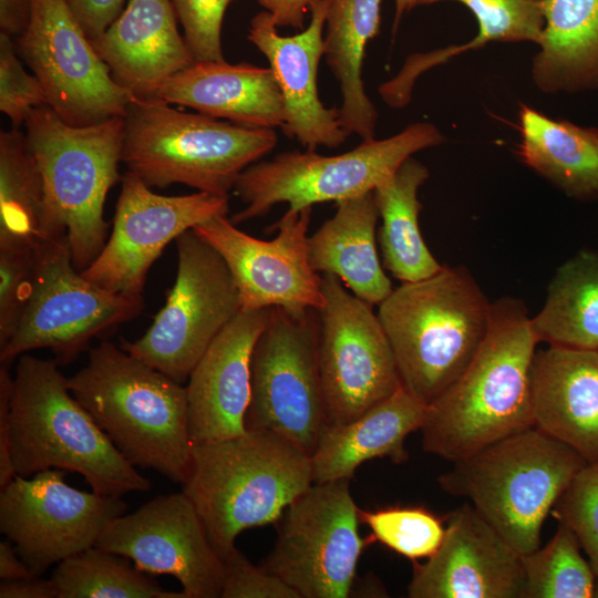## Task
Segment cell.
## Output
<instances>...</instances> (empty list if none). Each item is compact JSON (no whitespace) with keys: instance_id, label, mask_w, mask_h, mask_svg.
I'll return each mask as SVG.
<instances>
[{"instance_id":"6da1fadb","label":"cell","mask_w":598,"mask_h":598,"mask_svg":"<svg viewBox=\"0 0 598 598\" xmlns=\"http://www.w3.org/2000/svg\"><path fill=\"white\" fill-rule=\"evenodd\" d=\"M537 343L523 301L493 302L471 363L426 405L424 452L453 463L535 426L530 371Z\"/></svg>"},{"instance_id":"7a4b0ae2","label":"cell","mask_w":598,"mask_h":598,"mask_svg":"<svg viewBox=\"0 0 598 598\" xmlns=\"http://www.w3.org/2000/svg\"><path fill=\"white\" fill-rule=\"evenodd\" d=\"M66 384L132 465L186 481L193 444L182 383L103 341Z\"/></svg>"},{"instance_id":"3957f363","label":"cell","mask_w":598,"mask_h":598,"mask_svg":"<svg viewBox=\"0 0 598 598\" xmlns=\"http://www.w3.org/2000/svg\"><path fill=\"white\" fill-rule=\"evenodd\" d=\"M55 360L17 359L10 410L16 475L56 468L81 474L92 491L121 497L150 481L132 465L73 396Z\"/></svg>"},{"instance_id":"277c9868","label":"cell","mask_w":598,"mask_h":598,"mask_svg":"<svg viewBox=\"0 0 598 598\" xmlns=\"http://www.w3.org/2000/svg\"><path fill=\"white\" fill-rule=\"evenodd\" d=\"M312 484L311 458L305 451L270 431L247 430L193 445L182 485L224 559L236 549L241 532L278 520Z\"/></svg>"},{"instance_id":"5b68a950","label":"cell","mask_w":598,"mask_h":598,"mask_svg":"<svg viewBox=\"0 0 598 598\" xmlns=\"http://www.w3.org/2000/svg\"><path fill=\"white\" fill-rule=\"evenodd\" d=\"M401 384L424 404L467 368L489 326L492 302L464 267L402 282L378 305Z\"/></svg>"},{"instance_id":"8992f818","label":"cell","mask_w":598,"mask_h":598,"mask_svg":"<svg viewBox=\"0 0 598 598\" xmlns=\"http://www.w3.org/2000/svg\"><path fill=\"white\" fill-rule=\"evenodd\" d=\"M24 124L43 181V237L66 236L73 264L82 271L106 243L104 203L121 178L124 117L75 126L42 105Z\"/></svg>"},{"instance_id":"52a82bcc","label":"cell","mask_w":598,"mask_h":598,"mask_svg":"<svg viewBox=\"0 0 598 598\" xmlns=\"http://www.w3.org/2000/svg\"><path fill=\"white\" fill-rule=\"evenodd\" d=\"M586 465L573 447L533 426L453 462L437 483L451 496L467 498L526 555L540 546L546 517Z\"/></svg>"},{"instance_id":"ba28073f","label":"cell","mask_w":598,"mask_h":598,"mask_svg":"<svg viewBox=\"0 0 598 598\" xmlns=\"http://www.w3.org/2000/svg\"><path fill=\"white\" fill-rule=\"evenodd\" d=\"M124 121L122 163L150 187L184 184L228 196L243 171L278 141L272 128L183 112L157 100L135 99Z\"/></svg>"},{"instance_id":"9c48e42d","label":"cell","mask_w":598,"mask_h":598,"mask_svg":"<svg viewBox=\"0 0 598 598\" xmlns=\"http://www.w3.org/2000/svg\"><path fill=\"white\" fill-rule=\"evenodd\" d=\"M442 132L432 123L416 122L382 140L362 141L338 155L316 151L285 152L256 162L237 178L234 189L246 205L233 215L237 225L266 215L275 205L291 209L339 202L373 190L413 154L441 145Z\"/></svg>"},{"instance_id":"30bf717a","label":"cell","mask_w":598,"mask_h":598,"mask_svg":"<svg viewBox=\"0 0 598 598\" xmlns=\"http://www.w3.org/2000/svg\"><path fill=\"white\" fill-rule=\"evenodd\" d=\"M143 297L111 292L87 280L72 260L68 237L42 241L29 299L0 364L10 367L31 350L49 348L68 364L99 334L135 318Z\"/></svg>"},{"instance_id":"8fae6325","label":"cell","mask_w":598,"mask_h":598,"mask_svg":"<svg viewBox=\"0 0 598 598\" xmlns=\"http://www.w3.org/2000/svg\"><path fill=\"white\" fill-rule=\"evenodd\" d=\"M176 246L177 276L164 307L140 339L123 340L121 348L183 383L241 301L223 257L193 229L177 237Z\"/></svg>"},{"instance_id":"7c38bea8","label":"cell","mask_w":598,"mask_h":598,"mask_svg":"<svg viewBox=\"0 0 598 598\" xmlns=\"http://www.w3.org/2000/svg\"><path fill=\"white\" fill-rule=\"evenodd\" d=\"M316 310L295 316L269 310L250 359V401L246 430H265L292 442L309 456L326 424L319 370Z\"/></svg>"},{"instance_id":"4fadbf2b","label":"cell","mask_w":598,"mask_h":598,"mask_svg":"<svg viewBox=\"0 0 598 598\" xmlns=\"http://www.w3.org/2000/svg\"><path fill=\"white\" fill-rule=\"evenodd\" d=\"M359 523L349 478L313 483L285 509L261 566L300 598H346L368 543Z\"/></svg>"},{"instance_id":"5bb4252c","label":"cell","mask_w":598,"mask_h":598,"mask_svg":"<svg viewBox=\"0 0 598 598\" xmlns=\"http://www.w3.org/2000/svg\"><path fill=\"white\" fill-rule=\"evenodd\" d=\"M319 370L326 423L344 424L402 385L395 358L372 306L334 275L321 274Z\"/></svg>"},{"instance_id":"9a60e30c","label":"cell","mask_w":598,"mask_h":598,"mask_svg":"<svg viewBox=\"0 0 598 598\" xmlns=\"http://www.w3.org/2000/svg\"><path fill=\"white\" fill-rule=\"evenodd\" d=\"M20 58L40 81L51 107L75 126L125 117L135 97L111 75L68 0H31Z\"/></svg>"},{"instance_id":"2e32d148","label":"cell","mask_w":598,"mask_h":598,"mask_svg":"<svg viewBox=\"0 0 598 598\" xmlns=\"http://www.w3.org/2000/svg\"><path fill=\"white\" fill-rule=\"evenodd\" d=\"M51 468L16 476L0 493V532L34 576L94 547L107 525L125 514L121 497L79 491Z\"/></svg>"},{"instance_id":"e0dca14e","label":"cell","mask_w":598,"mask_h":598,"mask_svg":"<svg viewBox=\"0 0 598 598\" xmlns=\"http://www.w3.org/2000/svg\"><path fill=\"white\" fill-rule=\"evenodd\" d=\"M312 207L288 208L261 240L238 228L225 216H216L193 230L225 260L239 290L241 310L279 307L295 316L323 305L321 275L311 266L308 228Z\"/></svg>"},{"instance_id":"ac0fdd59","label":"cell","mask_w":598,"mask_h":598,"mask_svg":"<svg viewBox=\"0 0 598 598\" xmlns=\"http://www.w3.org/2000/svg\"><path fill=\"white\" fill-rule=\"evenodd\" d=\"M121 182L111 236L81 274L111 292L141 297L148 270L164 248L198 224L227 215L228 196L158 195L130 171Z\"/></svg>"},{"instance_id":"d6986e66","label":"cell","mask_w":598,"mask_h":598,"mask_svg":"<svg viewBox=\"0 0 598 598\" xmlns=\"http://www.w3.org/2000/svg\"><path fill=\"white\" fill-rule=\"evenodd\" d=\"M95 547L121 555L146 574L169 575L183 598H221L225 565L187 495H161L114 518Z\"/></svg>"},{"instance_id":"ffe728a7","label":"cell","mask_w":598,"mask_h":598,"mask_svg":"<svg viewBox=\"0 0 598 598\" xmlns=\"http://www.w3.org/2000/svg\"><path fill=\"white\" fill-rule=\"evenodd\" d=\"M410 598H525L522 555L468 502L446 517L439 549L414 564Z\"/></svg>"},{"instance_id":"44dd1931","label":"cell","mask_w":598,"mask_h":598,"mask_svg":"<svg viewBox=\"0 0 598 598\" xmlns=\"http://www.w3.org/2000/svg\"><path fill=\"white\" fill-rule=\"evenodd\" d=\"M331 0H316L308 27L293 35H280L268 11L256 14L248 40L267 58L285 105L282 131L307 150L341 146L349 134L338 109L326 107L318 92V68L324 54V27Z\"/></svg>"},{"instance_id":"7402d4cb","label":"cell","mask_w":598,"mask_h":598,"mask_svg":"<svg viewBox=\"0 0 598 598\" xmlns=\"http://www.w3.org/2000/svg\"><path fill=\"white\" fill-rule=\"evenodd\" d=\"M269 310H240L190 372L185 388L193 445L236 437L247 431L251 352Z\"/></svg>"},{"instance_id":"603a6c76","label":"cell","mask_w":598,"mask_h":598,"mask_svg":"<svg viewBox=\"0 0 598 598\" xmlns=\"http://www.w3.org/2000/svg\"><path fill=\"white\" fill-rule=\"evenodd\" d=\"M176 20L171 0H128L91 41L112 78L135 99L153 100L167 79L195 62Z\"/></svg>"},{"instance_id":"cb8c5ba5","label":"cell","mask_w":598,"mask_h":598,"mask_svg":"<svg viewBox=\"0 0 598 598\" xmlns=\"http://www.w3.org/2000/svg\"><path fill=\"white\" fill-rule=\"evenodd\" d=\"M530 389L535 426L598 466V350L536 351Z\"/></svg>"},{"instance_id":"d4e9b609","label":"cell","mask_w":598,"mask_h":598,"mask_svg":"<svg viewBox=\"0 0 598 598\" xmlns=\"http://www.w3.org/2000/svg\"><path fill=\"white\" fill-rule=\"evenodd\" d=\"M153 100L250 127H282L286 117L270 68L225 60L195 61L167 79Z\"/></svg>"},{"instance_id":"484cf974","label":"cell","mask_w":598,"mask_h":598,"mask_svg":"<svg viewBox=\"0 0 598 598\" xmlns=\"http://www.w3.org/2000/svg\"><path fill=\"white\" fill-rule=\"evenodd\" d=\"M426 404L402 385L390 398L344 424H324L311 454L313 483L349 478L364 462L389 457L409 458L405 439L420 430Z\"/></svg>"},{"instance_id":"4316f807","label":"cell","mask_w":598,"mask_h":598,"mask_svg":"<svg viewBox=\"0 0 598 598\" xmlns=\"http://www.w3.org/2000/svg\"><path fill=\"white\" fill-rule=\"evenodd\" d=\"M334 215L309 237L318 274L337 276L357 297L380 305L393 290L377 250L379 212L373 190L336 203Z\"/></svg>"},{"instance_id":"83f0119b","label":"cell","mask_w":598,"mask_h":598,"mask_svg":"<svg viewBox=\"0 0 598 598\" xmlns=\"http://www.w3.org/2000/svg\"><path fill=\"white\" fill-rule=\"evenodd\" d=\"M530 78L546 94L598 91V0H544Z\"/></svg>"},{"instance_id":"f1b7e54d","label":"cell","mask_w":598,"mask_h":598,"mask_svg":"<svg viewBox=\"0 0 598 598\" xmlns=\"http://www.w3.org/2000/svg\"><path fill=\"white\" fill-rule=\"evenodd\" d=\"M520 161L567 196L598 198V127L551 118L520 103Z\"/></svg>"},{"instance_id":"f546056e","label":"cell","mask_w":598,"mask_h":598,"mask_svg":"<svg viewBox=\"0 0 598 598\" xmlns=\"http://www.w3.org/2000/svg\"><path fill=\"white\" fill-rule=\"evenodd\" d=\"M381 0H331L324 32L326 62L340 87L339 121L362 141L375 138L378 112L362 80L365 48L380 29Z\"/></svg>"},{"instance_id":"4dcf8cb0","label":"cell","mask_w":598,"mask_h":598,"mask_svg":"<svg viewBox=\"0 0 598 598\" xmlns=\"http://www.w3.org/2000/svg\"><path fill=\"white\" fill-rule=\"evenodd\" d=\"M427 167L413 156L374 189L379 217L378 237L383 267L401 282L433 276L443 267L427 248L420 230V187L429 178Z\"/></svg>"},{"instance_id":"1f68e13d","label":"cell","mask_w":598,"mask_h":598,"mask_svg":"<svg viewBox=\"0 0 598 598\" xmlns=\"http://www.w3.org/2000/svg\"><path fill=\"white\" fill-rule=\"evenodd\" d=\"M538 342L598 350V252L581 249L558 267L530 318Z\"/></svg>"},{"instance_id":"d6a6232c","label":"cell","mask_w":598,"mask_h":598,"mask_svg":"<svg viewBox=\"0 0 598 598\" xmlns=\"http://www.w3.org/2000/svg\"><path fill=\"white\" fill-rule=\"evenodd\" d=\"M44 189L27 135L0 132V247H37L43 237Z\"/></svg>"},{"instance_id":"836d02e7","label":"cell","mask_w":598,"mask_h":598,"mask_svg":"<svg viewBox=\"0 0 598 598\" xmlns=\"http://www.w3.org/2000/svg\"><path fill=\"white\" fill-rule=\"evenodd\" d=\"M50 579L56 598H183L127 558L95 546L60 561Z\"/></svg>"},{"instance_id":"e575fe53","label":"cell","mask_w":598,"mask_h":598,"mask_svg":"<svg viewBox=\"0 0 598 598\" xmlns=\"http://www.w3.org/2000/svg\"><path fill=\"white\" fill-rule=\"evenodd\" d=\"M454 1L475 17L478 30L467 43L410 56L402 68L406 80L414 82L424 70L460 53L492 42H532L537 44L544 28V0H421L420 6Z\"/></svg>"},{"instance_id":"d590c367","label":"cell","mask_w":598,"mask_h":598,"mask_svg":"<svg viewBox=\"0 0 598 598\" xmlns=\"http://www.w3.org/2000/svg\"><path fill=\"white\" fill-rule=\"evenodd\" d=\"M580 549L574 532L558 522L549 543L522 555L525 598L598 597V577Z\"/></svg>"},{"instance_id":"8d00e7d4","label":"cell","mask_w":598,"mask_h":598,"mask_svg":"<svg viewBox=\"0 0 598 598\" xmlns=\"http://www.w3.org/2000/svg\"><path fill=\"white\" fill-rule=\"evenodd\" d=\"M359 520L370 528V540L411 560L431 557L445 535L444 520L423 506L359 508Z\"/></svg>"},{"instance_id":"74e56055","label":"cell","mask_w":598,"mask_h":598,"mask_svg":"<svg viewBox=\"0 0 598 598\" xmlns=\"http://www.w3.org/2000/svg\"><path fill=\"white\" fill-rule=\"evenodd\" d=\"M551 512L574 532L598 577V466L587 464Z\"/></svg>"},{"instance_id":"f35d334b","label":"cell","mask_w":598,"mask_h":598,"mask_svg":"<svg viewBox=\"0 0 598 598\" xmlns=\"http://www.w3.org/2000/svg\"><path fill=\"white\" fill-rule=\"evenodd\" d=\"M37 247H0V348L12 337L29 299Z\"/></svg>"},{"instance_id":"ab89813d","label":"cell","mask_w":598,"mask_h":598,"mask_svg":"<svg viewBox=\"0 0 598 598\" xmlns=\"http://www.w3.org/2000/svg\"><path fill=\"white\" fill-rule=\"evenodd\" d=\"M19 56L13 38L0 32V111L14 128H20L35 107L47 105L40 81L24 70Z\"/></svg>"},{"instance_id":"60d3db41","label":"cell","mask_w":598,"mask_h":598,"mask_svg":"<svg viewBox=\"0 0 598 598\" xmlns=\"http://www.w3.org/2000/svg\"><path fill=\"white\" fill-rule=\"evenodd\" d=\"M235 0H171L195 61H223L221 24Z\"/></svg>"},{"instance_id":"b9f144b4","label":"cell","mask_w":598,"mask_h":598,"mask_svg":"<svg viewBox=\"0 0 598 598\" xmlns=\"http://www.w3.org/2000/svg\"><path fill=\"white\" fill-rule=\"evenodd\" d=\"M221 598H300L264 566L252 565L237 548L224 559Z\"/></svg>"},{"instance_id":"7bdbcfd3","label":"cell","mask_w":598,"mask_h":598,"mask_svg":"<svg viewBox=\"0 0 598 598\" xmlns=\"http://www.w3.org/2000/svg\"><path fill=\"white\" fill-rule=\"evenodd\" d=\"M128 0H68L87 38L97 39L116 20Z\"/></svg>"},{"instance_id":"ee69618b","label":"cell","mask_w":598,"mask_h":598,"mask_svg":"<svg viewBox=\"0 0 598 598\" xmlns=\"http://www.w3.org/2000/svg\"><path fill=\"white\" fill-rule=\"evenodd\" d=\"M12 390L13 375H11L8 365L0 364V489L17 476L10 447Z\"/></svg>"},{"instance_id":"f6af8a7d","label":"cell","mask_w":598,"mask_h":598,"mask_svg":"<svg viewBox=\"0 0 598 598\" xmlns=\"http://www.w3.org/2000/svg\"><path fill=\"white\" fill-rule=\"evenodd\" d=\"M268 11L277 28L290 27L302 30L305 16L316 0H257Z\"/></svg>"},{"instance_id":"bcb514c9","label":"cell","mask_w":598,"mask_h":598,"mask_svg":"<svg viewBox=\"0 0 598 598\" xmlns=\"http://www.w3.org/2000/svg\"><path fill=\"white\" fill-rule=\"evenodd\" d=\"M0 598H56V592L51 579L34 576L2 582Z\"/></svg>"},{"instance_id":"7dc6e473","label":"cell","mask_w":598,"mask_h":598,"mask_svg":"<svg viewBox=\"0 0 598 598\" xmlns=\"http://www.w3.org/2000/svg\"><path fill=\"white\" fill-rule=\"evenodd\" d=\"M31 0H0V32L18 38L27 28Z\"/></svg>"},{"instance_id":"c3c4849f","label":"cell","mask_w":598,"mask_h":598,"mask_svg":"<svg viewBox=\"0 0 598 598\" xmlns=\"http://www.w3.org/2000/svg\"><path fill=\"white\" fill-rule=\"evenodd\" d=\"M30 577L34 575L20 558L13 544L9 539L0 542V578L8 581Z\"/></svg>"},{"instance_id":"681fc988","label":"cell","mask_w":598,"mask_h":598,"mask_svg":"<svg viewBox=\"0 0 598 598\" xmlns=\"http://www.w3.org/2000/svg\"><path fill=\"white\" fill-rule=\"evenodd\" d=\"M421 0H394L395 12L393 21V33L396 32L399 23L404 14L409 13L416 6H420Z\"/></svg>"}]
</instances>
